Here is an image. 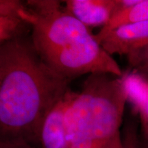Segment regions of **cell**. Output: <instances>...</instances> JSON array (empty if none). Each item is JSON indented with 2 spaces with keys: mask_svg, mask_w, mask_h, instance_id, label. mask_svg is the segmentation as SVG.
Masks as SVG:
<instances>
[{
  "mask_svg": "<svg viewBox=\"0 0 148 148\" xmlns=\"http://www.w3.org/2000/svg\"><path fill=\"white\" fill-rule=\"evenodd\" d=\"M78 92L71 89L64 95L44 120L39 134L41 148H67L65 114Z\"/></svg>",
  "mask_w": 148,
  "mask_h": 148,
  "instance_id": "5",
  "label": "cell"
},
{
  "mask_svg": "<svg viewBox=\"0 0 148 148\" xmlns=\"http://www.w3.org/2000/svg\"><path fill=\"white\" fill-rule=\"evenodd\" d=\"M23 1L0 0V44L29 35L32 27L20 16Z\"/></svg>",
  "mask_w": 148,
  "mask_h": 148,
  "instance_id": "7",
  "label": "cell"
},
{
  "mask_svg": "<svg viewBox=\"0 0 148 148\" xmlns=\"http://www.w3.org/2000/svg\"><path fill=\"white\" fill-rule=\"evenodd\" d=\"M143 21H148V0H140L133 6L112 16L100 31L95 34V38L100 44L103 37L112 29L126 24Z\"/></svg>",
  "mask_w": 148,
  "mask_h": 148,
  "instance_id": "9",
  "label": "cell"
},
{
  "mask_svg": "<svg viewBox=\"0 0 148 148\" xmlns=\"http://www.w3.org/2000/svg\"><path fill=\"white\" fill-rule=\"evenodd\" d=\"M136 148H148V140L143 138L140 143L136 144Z\"/></svg>",
  "mask_w": 148,
  "mask_h": 148,
  "instance_id": "13",
  "label": "cell"
},
{
  "mask_svg": "<svg viewBox=\"0 0 148 148\" xmlns=\"http://www.w3.org/2000/svg\"><path fill=\"white\" fill-rule=\"evenodd\" d=\"M100 45L111 56L132 54L148 45V21L116 27L103 37Z\"/></svg>",
  "mask_w": 148,
  "mask_h": 148,
  "instance_id": "4",
  "label": "cell"
},
{
  "mask_svg": "<svg viewBox=\"0 0 148 148\" xmlns=\"http://www.w3.org/2000/svg\"><path fill=\"white\" fill-rule=\"evenodd\" d=\"M123 75L128 89V101L139 114L143 138L148 140V90L136 74L130 71L123 73Z\"/></svg>",
  "mask_w": 148,
  "mask_h": 148,
  "instance_id": "8",
  "label": "cell"
},
{
  "mask_svg": "<svg viewBox=\"0 0 148 148\" xmlns=\"http://www.w3.org/2000/svg\"><path fill=\"white\" fill-rule=\"evenodd\" d=\"M71 82L42 60L31 35L0 44V139L39 146L44 120Z\"/></svg>",
  "mask_w": 148,
  "mask_h": 148,
  "instance_id": "1",
  "label": "cell"
},
{
  "mask_svg": "<svg viewBox=\"0 0 148 148\" xmlns=\"http://www.w3.org/2000/svg\"><path fill=\"white\" fill-rule=\"evenodd\" d=\"M65 8L88 28L104 26L113 16L115 0H66Z\"/></svg>",
  "mask_w": 148,
  "mask_h": 148,
  "instance_id": "6",
  "label": "cell"
},
{
  "mask_svg": "<svg viewBox=\"0 0 148 148\" xmlns=\"http://www.w3.org/2000/svg\"><path fill=\"white\" fill-rule=\"evenodd\" d=\"M126 57L131 72L148 80V45Z\"/></svg>",
  "mask_w": 148,
  "mask_h": 148,
  "instance_id": "10",
  "label": "cell"
},
{
  "mask_svg": "<svg viewBox=\"0 0 148 148\" xmlns=\"http://www.w3.org/2000/svg\"><path fill=\"white\" fill-rule=\"evenodd\" d=\"M0 148H41L40 146L30 143L19 138L0 139Z\"/></svg>",
  "mask_w": 148,
  "mask_h": 148,
  "instance_id": "11",
  "label": "cell"
},
{
  "mask_svg": "<svg viewBox=\"0 0 148 148\" xmlns=\"http://www.w3.org/2000/svg\"><path fill=\"white\" fill-rule=\"evenodd\" d=\"M137 75V76H138V79H139V80H140V82H141V84H143V86H145V87L148 90V80H147V79H144V78H143V77H140L139 75Z\"/></svg>",
  "mask_w": 148,
  "mask_h": 148,
  "instance_id": "14",
  "label": "cell"
},
{
  "mask_svg": "<svg viewBox=\"0 0 148 148\" xmlns=\"http://www.w3.org/2000/svg\"><path fill=\"white\" fill-rule=\"evenodd\" d=\"M57 0L23 1L20 16L32 27L31 38L42 60L58 70L77 58L95 40L90 29Z\"/></svg>",
  "mask_w": 148,
  "mask_h": 148,
  "instance_id": "3",
  "label": "cell"
},
{
  "mask_svg": "<svg viewBox=\"0 0 148 148\" xmlns=\"http://www.w3.org/2000/svg\"><path fill=\"white\" fill-rule=\"evenodd\" d=\"M128 89L123 75L91 73L66 112L71 133L95 148H104L120 132Z\"/></svg>",
  "mask_w": 148,
  "mask_h": 148,
  "instance_id": "2",
  "label": "cell"
},
{
  "mask_svg": "<svg viewBox=\"0 0 148 148\" xmlns=\"http://www.w3.org/2000/svg\"><path fill=\"white\" fill-rule=\"evenodd\" d=\"M104 148H136V144L132 145L130 143L129 144L125 143L121 139V134L119 132L109 140Z\"/></svg>",
  "mask_w": 148,
  "mask_h": 148,
  "instance_id": "12",
  "label": "cell"
}]
</instances>
